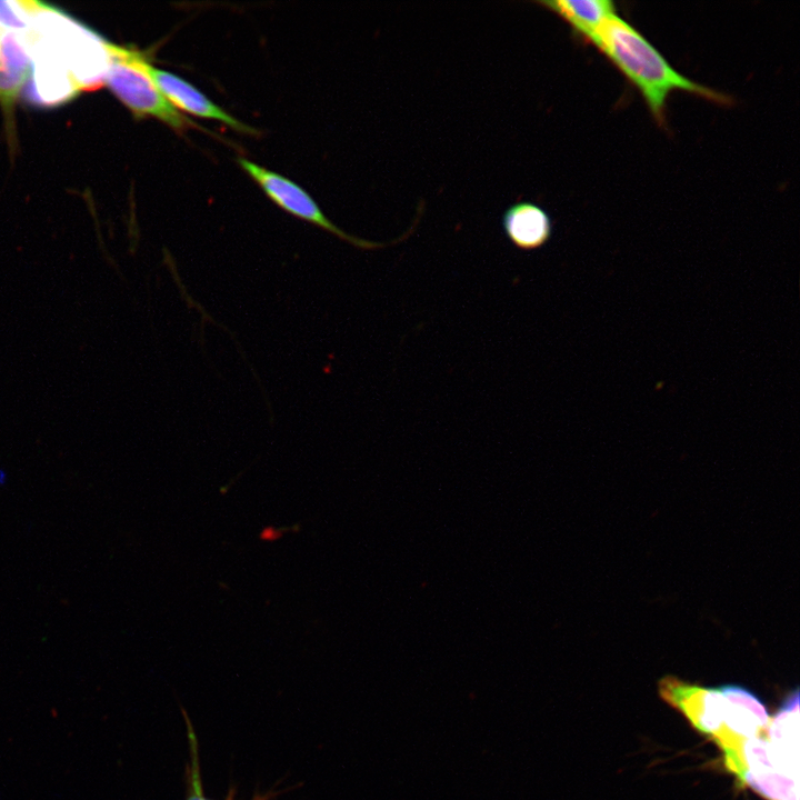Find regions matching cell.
Returning <instances> with one entry per match:
<instances>
[{"label": "cell", "instance_id": "cell-2", "mask_svg": "<svg viewBox=\"0 0 800 800\" xmlns=\"http://www.w3.org/2000/svg\"><path fill=\"white\" fill-rule=\"evenodd\" d=\"M26 33L31 58H48L66 68L80 91L104 83L109 42L71 17L38 2Z\"/></svg>", "mask_w": 800, "mask_h": 800}, {"label": "cell", "instance_id": "cell-8", "mask_svg": "<svg viewBox=\"0 0 800 800\" xmlns=\"http://www.w3.org/2000/svg\"><path fill=\"white\" fill-rule=\"evenodd\" d=\"M502 228L514 247L520 250H533L548 242L552 232V222L543 208L530 201H521L504 211Z\"/></svg>", "mask_w": 800, "mask_h": 800}, {"label": "cell", "instance_id": "cell-9", "mask_svg": "<svg viewBox=\"0 0 800 800\" xmlns=\"http://www.w3.org/2000/svg\"><path fill=\"white\" fill-rule=\"evenodd\" d=\"M534 3L557 14L578 37L592 44L602 24L616 14L614 3L609 0H538Z\"/></svg>", "mask_w": 800, "mask_h": 800}, {"label": "cell", "instance_id": "cell-7", "mask_svg": "<svg viewBox=\"0 0 800 800\" xmlns=\"http://www.w3.org/2000/svg\"><path fill=\"white\" fill-rule=\"evenodd\" d=\"M31 54L26 31L0 29V102L12 106L26 86Z\"/></svg>", "mask_w": 800, "mask_h": 800}, {"label": "cell", "instance_id": "cell-13", "mask_svg": "<svg viewBox=\"0 0 800 800\" xmlns=\"http://www.w3.org/2000/svg\"><path fill=\"white\" fill-rule=\"evenodd\" d=\"M253 800H266V797H258V798H256V799H253Z\"/></svg>", "mask_w": 800, "mask_h": 800}, {"label": "cell", "instance_id": "cell-3", "mask_svg": "<svg viewBox=\"0 0 800 800\" xmlns=\"http://www.w3.org/2000/svg\"><path fill=\"white\" fill-rule=\"evenodd\" d=\"M109 52L110 62L104 82L136 117L157 118L177 131L197 127L160 92L142 53L112 43H109Z\"/></svg>", "mask_w": 800, "mask_h": 800}, {"label": "cell", "instance_id": "cell-11", "mask_svg": "<svg viewBox=\"0 0 800 800\" xmlns=\"http://www.w3.org/2000/svg\"><path fill=\"white\" fill-rule=\"evenodd\" d=\"M282 534L283 532L281 530H278L272 526H268L261 531L260 539L264 541H274L281 538Z\"/></svg>", "mask_w": 800, "mask_h": 800}, {"label": "cell", "instance_id": "cell-5", "mask_svg": "<svg viewBox=\"0 0 800 800\" xmlns=\"http://www.w3.org/2000/svg\"><path fill=\"white\" fill-rule=\"evenodd\" d=\"M148 70L160 92L177 110L221 121L239 132L257 133L253 128L240 122L181 77L156 68L151 63Z\"/></svg>", "mask_w": 800, "mask_h": 800}, {"label": "cell", "instance_id": "cell-6", "mask_svg": "<svg viewBox=\"0 0 800 800\" xmlns=\"http://www.w3.org/2000/svg\"><path fill=\"white\" fill-rule=\"evenodd\" d=\"M769 758L773 767L799 781V691L794 689L767 727Z\"/></svg>", "mask_w": 800, "mask_h": 800}, {"label": "cell", "instance_id": "cell-4", "mask_svg": "<svg viewBox=\"0 0 800 800\" xmlns=\"http://www.w3.org/2000/svg\"><path fill=\"white\" fill-rule=\"evenodd\" d=\"M238 163L276 204L290 214L322 228L361 249H374L383 246L348 234L324 216L306 190L288 178L244 158H239Z\"/></svg>", "mask_w": 800, "mask_h": 800}, {"label": "cell", "instance_id": "cell-10", "mask_svg": "<svg viewBox=\"0 0 800 800\" xmlns=\"http://www.w3.org/2000/svg\"><path fill=\"white\" fill-rule=\"evenodd\" d=\"M37 1H0V29L27 31Z\"/></svg>", "mask_w": 800, "mask_h": 800}, {"label": "cell", "instance_id": "cell-12", "mask_svg": "<svg viewBox=\"0 0 800 800\" xmlns=\"http://www.w3.org/2000/svg\"><path fill=\"white\" fill-rule=\"evenodd\" d=\"M9 481V474L7 470L2 467H0V488H3L8 484Z\"/></svg>", "mask_w": 800, "mask_h": 800}, {"label": "cell", "instance_id": "cell-1", "mask_svg": "<svg viewBox=\"0 0 800 800\" xmlns=\"http://www.w3.org/2000/svg\"><path fill=\"white\" fill-rule=\"evenodd\" d=\"M599 50L639 90L659 126L666 124V106L673 91L699 96L718 104H730V97L697 83L679 73L631 24L611 16L600 28Z\"/></svg>", "mask_w": 800, "mask_h": 800}]
</instances>
